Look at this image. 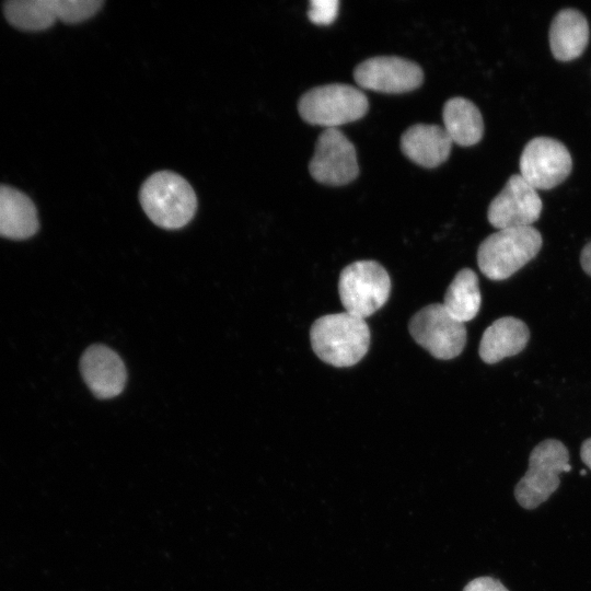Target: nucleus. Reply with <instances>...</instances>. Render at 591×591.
<instances>
[{
    "instance_id": "f257e3e1",
    "label": "nucleus",
    "mask_w": 591,
    "mask_h": 591,
    "mask_svg": "<svg viewBox=\"0 0 591 591\" xmlns=\"http://www.w3.org/2000/svg\"><path fill=\"white\" fill-rule=\"evenodd\" d=\"M315 355L334 367H351L367 354L370 329L364 318L348 312L321 316L310 329Z\"/></svg>"
},
{
    "instance_id": "f03ea898",
    "label": "nucleus",
    "mask_w": 591,
    "mask_h": 591,
    "mask_svg": "<svg viewBox=\"0 0 591 591\" xmlns=\"http://www.w3.org/2000/svg\"><path fill=\"white\" fill-rule=\"evenodd\" d=\"M139 200L149 219L169 230L185 227L197 208L190 184L171 171L157 172L148 177L140 188Z\"/></svg>"
},
{
    "instance_id": "7ed1b4c3",
    "label": "nucleus",
    "mask_w": 591,
    "mask_h": 591,
    "mask_svg": "<svg viewBox=\"0 0 591 591\" xmlns=\"http://www.w3.org/2000/svg\"><path fill=\"white\" fill-rule=\"evenodd\" d=\"M543 244L533 227L501 229L487 236L477 251L480 271L491 280H505L532 260Z\"/></svg>"
},
{
    "instance_id": "20e7f679",
    "label": "nucleus",
    "mask_w": 591,
    "mask_h": 591,
    "mask_svg": "<svg viewBox=\"0 0 591 591\" xmlns=\"http://www.w3.org/2000/svg\"><path fill=\"white\" fill-rule=\"evenodd\" d=\"M570 470L569 452L561 441L540 442L530 453L528 471L514 487L518 503L528 510L537 508L559 487V474Z\"/></svg>"
},
{
    "instance_id": "39448f33",
    "label": "nucleus",
    "mask_w": 591,
    "mask_h": 591,
    "mask_svg": "<svg viewBox=\"0 0 591 591\" xmlns=\"http://www.w3.org/2000/svg\"><path fill=\"white\" fill-rule=\"evenodd\" d=\"M368 108L364 93L343 83L315 86L305 92L298 103L302 119L326 129L356 121L366 115Z\"/></svg>"
},
{
    "instance_id": "423d86ee",
    "label": "nucleus",
    "mask_w": 591,
    "mask_h": 591,
    "mask_svg": "<svg viewBox=\"0 0 591 591\" xmlns=\"http://www.w3.org/2000/svg\"><path fill=\"white\" fill-rule=\"evenodd\" d=\"M391 292V279L375 260H358L346 266L338 280V293L345 312L367 317L381 309Z\"/></svg>"
},
{
    "instance_id": "0eeeda50",
    "label": "nucleus",
    "mask_w": 591,
    "mask_h": 591,
    "mask_svg": "<svg viewBox=\"0 0 591 591\" xmlns=\"http://www.w3.org/2000/svg\"><path fill=\"white\" fill-rule=\"evenodd\" d=\"M102 0H10L4 3L8 22L22 31H43L57 20L79 23L94 15Z\"/></svg>"
},
{
    "instance_id": "6e6552de",
    "label": "nucleus",
    "mask_w": 591,
    "mask_h": 591,
    "mask_svg": "<svg viewBox=\"0 0 591 591\" xmlns=\"http://www.w3.org/2000/svg\"><path fill=\"white\" fill-rule=\"evenodd\" d=\"M408 329L415 341L437 359L455 358L466 344L464 323L451 316L442 303L420 309L410 318Z\"/></svg>"
},
{
    "instance_id": "1a4fd4ad",
    "label": "nucleus",
    "mask_w": 591,
    "mask_h": 591,
    "mask_svg": "<svg viewBox=\"0 0 591 591\" xmlns=\"http://www.w3.org/2000/svg\"><path fill=\"white\" fill-rule=\"evenodd\" d=\"M520 175L536 190L552 189L571 172L568 149L551 137H536L524 147L520 157Z\"/></svg>"
},
{
    "instance_id": "9d476101",
    "label": "nucleus",
    "mask_w": 591,
    "mask_h": 591,
    "mask_svg": "<svg viewBox=\"0 0 591 591\" xmlns=\"http://www.w3.org/2000/svg\"><path fill=\"white\" fill-rule=\"evenodd\" d=\"M309 171L322 184L340 186L352 182L359 174L354 144L337 128L325 129L317 138Z\"/></svg>"
},
{
    "instance_id": "9b49d317",
    "label": "nucleus",
    "mask_w": 591,
    "mask_h": 591,
    "mask_svg": "<svg viewBox=\"0 0 591 591\" xmlns=\"http://www.w3.org/2000/svg\"><path fill=\"white\" fill-rule=\"evenodd\" d=\"M541 211L542 200L537 190L520 174H513L489 204L487 219L498 230L531 227Z\"/></svg>"
},
{
    "instance_id": "f8f14e48",
    "label": "nucleus",
    "mask_w": 591,
    "mask_h": 591,
    "mask_svg": "<svg viewBox=\"0 0 591 591\" xmlns=\"http://www.w3.org/2000/svg\"><path fill=\"white\" fill-rule=\"evenodd\" d=\"M357 84L381 93H405L421 85V68L405 58L378 56L366 59L354 71Z\"/></svg>"
},
{
    "instance_id": "ddd939ff",
    "label": "nucleus",
    "mask_w": 591,
    "mask_h": 591,
    "mask_svg": "<svg viewBox=\"0 0 591 591\" xmlns=\"http://www.w3.org/2000/svg\"><path fill=\"white\" fill-rule=\"evenodd\" d=\"M82 378L99 398H112L123 391L126 369L120 357L111 348L93 345L83 354L80 362Z\"/></svg>"
},
{
    "instance_id": "4468645a",
    "label": "nucleus",
    "mask_w": 591,
    "mask_h": 591,
    "mask_svg": "<svg viewBox=\"0 0 591 591\" xmlns=\"http://www.w3.org/2000/svg\"><path fill=\"white\" fill-rule=\"evenodd\" d=\"M452 143L444 128L438 125L416 124L401 137L404 155L424 167H436L447 161Z\"/></svg>"
},
{
    "instance_id": "2eb2a0df",
    "label": "nucleus",
    "mask_w": 591,
    "mask_h": 591,
    "mask_svg": "<svg viewBox=\"0 0 591 591\" xmlns=\"http://www.w3.org/2000/svg\"><path fill=\"white\" fill-rule=\"evenodd\" d=\"M530 338L526 324L512 316L496 320L484 332L479 344V356L486 363H496L521 352Z\"/></svg>"
},
{
    "instance_id": "dca6fc26",
    "label": "nucleus",
    "mask_w": 591,
    "mask_h": 591,
    "mask_svg": "<svg viewBox=\"0 0 591 591\" xmlns=\"http://www.w3.org/2000/svg\"><path fill=\"white\" fill-rule=\"evenodd\" d=\"M589 24L576 9L560 10L552 21L548 38L553 56L570 61L582 55L589 42Z\"/></svg>"
},
{
    "instance_id": "f3484780",
    "label": "nucleus",
    "mask_w": 591,
    "mask_h": 591,
    "mask_svg": "<svg viewBox=\"0 0 591 591\" xmlns=\"http://www.w3.org/2000/svg\"><path fill=\"white\" fill-rule=\"evenodd\" d=\"M38 227L33 201L22 192L0 185V236L25 240L33 236Z\"/></svg>"
},
{
    "instance_id": "a211bd4d",
    "label": "nucleus",
    "mask_w": 591,
    "mask_h": 591,
    "mask_svg": "<svg viewBox=\"0 0 591 591\" xmlns=\"http://www.w3.org/2000/svg\"><path fill=\"white\" fill-rule=\"evenodd\" d=\"M444 130L452 142L470 147L480 141L484 120L477 106L464 97L448 100L442 112Z\"/></svg>"
},
{
    "instance_id": "6ab92c4d",
    "label": "nucleus",
    "mask_w": 591,
    "mask_h": 591,
    "mask_svg": "<svg viewBox=\"0 0 591 591\" xmlns=\"http://www.w3.org/2000/svg\"><path fill=\"white\" fill-rule=\"evenodd\" d=\"M480 302L477 275L470 268H463L449 285L442 304L451 316L466 323L477 315Z\"/></svg>"
},
{
    "instance_id": "aec40b11",
    "label": "nucleus",
    "mask_w": 591,
    "mask_h": 591,
    "mask_svg": "<svg viewBox=\"0 0 591 591\" xmlns=\"http://www.w3.org/2000/svg\"><path fill=\"white\" fill-rule=\"evenodd\" d=\"M338 13V1L336 0H313L310 2L308 16L311 22L318 25L331 24Z\"/></svg>"
},
{
    "instance_id": "412c9836",
    "label": "nucleus",
    "mask_w": 591,
    "mask_h": 591,
    "mask_svg": "<svg viewBox=\"0 0 591 591\" xmlns=\"http://www.w3.org/2000/svg\"><path fill=\"white\" fill-rule=\"evenodd\" d=\"M463 591H509L499 580L491 577H478L470 581Z\"/></svg>"
},
{
    "instance_id": "4be33fe9",
    "label": "nucleus",
    "mask_w": 591,
    "mask_h": 591,
    "mask_svg": "<svg viewBox=\"0 0 591 591\" xmlns=\"http://www.w3.org/2000/svg\"><path fill=\"white\" fill-rule=\"evenodd\" d=\"M580 264L582 269L591 276V241L583 247L580 255Z\"/></svg>"
},
{
    "instance_id": "5701e85b",
    "label": "nucleus",
    "mask_w": 591,
    "mask_h": 591,
    "mask_svg": "<svg viewBox=\"0 0 591 591\" xmlns=\"http://www.w3.org/2000/svg\"><path fill=\"white\" fill-rule=\"evenodd\" d=\"M580 457L582 462L591 470V438L584 440L580 449Z\"/></svg>"
},
{
    "instance_id": "b1692460",
    "label": "nucleus",
    "mask_w": 591,
    "mask_h": 591,
    "mask_svg": "<svg viewBox=\"0 0 591 591\" xmlns=\"http://www.w3.org/2000/svg\"><path fill=\"white\" fill-rule=\"evenodd\" d=\"M580 474H581V475H584V474H586V471H581Z\"/></svg>"
}]
</instances>
